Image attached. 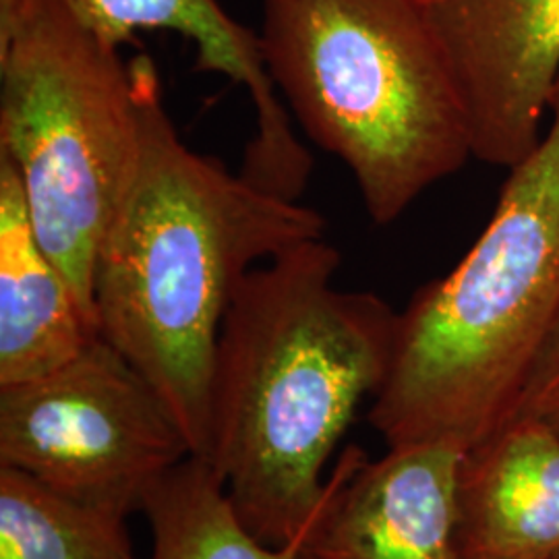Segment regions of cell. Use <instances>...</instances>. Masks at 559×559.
<instances>
[{
	"mask_svg": "<svg viewBox=\"0 0 559 559\" xmlns=\"http://www.w3.org/2000/svg\"><path fill=\"white\" fill-rule=\"evenodd\" d=\"M98 336L41 245L15 168L0 156V385L44 378Z\"/></svg>",
	"mask_w": 559,
	"mask_h": 559,
	"instance_id": "cell-11",
	"label": "cell"
},
{
	"mask_svg": "<svg viewBox=\"0 0 559 559\" xmlns=\"http://www.w3.org/2000/svg\"><path fill=\"white\" fill-rule=\"evenodd\" d=\"M104 44L120 48L140 32H173L195 44V71L240 85L253 104L255 129L240 175L263 191L300 200L313 160L270 78L260 34L235 20L221 0H64Z\"/></svg>",
	"mask_w": 559,
	"mask_h": 559,
	"instance_id": "cell-9",
	"label": "cell"
},
{
	"mask_svg": "<svg viewBox=\"0 0 559 559\" xmlns=\"http://www.w3.org/2000/svg\"><path fill=\"white\" fill-rule=\"evenodd\" d=\"M479 239L399 313L369 413L388 448L468 450L519 411L559 328V81Z\"/></svg>",
	"mask_w": 559,
	"mask_h": 559,
	"instance_id": "cell-3",
	"label": "cell"
},
{
	"mask_svg": "<svg viewBox=\"0 0 559 559\" xmlns=\"http://www.w3.org/2000/svg\"><path fill=\"white\" fill-rule=\"evenodd\" d=\"M464 559L559 556V431L519 413L464 450L459 471Z\"/></svg>",
	"mask_w": 559,
	"mask_h": 559,
	"instance_id": "cell-10",
	"label": "cell"
},
{
	"mask_svg": "<svg viewBox=\"0 0 559 559\" xmlns=\"http://www.w3.org/2000/svg\"><path fill=\"white\" fill-rule=\"evenodd\" d=\"M462 450L400 445L371 460L348 448L302 528L299 559H464Z\"/></svg>",
	"mask_w": 559,
	"mask_h": 559,
	"instance_id": "cell-8",
	"label": "cell"
},
{
	"mask_svg": "<svg viewBox=\"0 0 559 559\" xmlns=\"http://www.w3.org/2000/svg\"><path fill=\"white\" fill-rule=\"evenodd\" d=\"M340 263L325 237L300 242L249 272L222 323L205 460L270 545L313 519L323 468L392 359L399 313L338 288Z\"/></svg>",
	"mask_w": 559,
	"mask_h": 559,
	"instance_id": "cell-2",
	"label": "cell"
},
{
	"mask_svg": "<svg viewBox=\"0 0 559 559\" xmlns=\"http://www.w3.org/2000/svg\"><path fill=\"white\" fill-rule=\"evenodd\" d=\"M150 559H299L302 531L270 545L240 520L226 485L210 460L189 456L147 493Z\"/></svg>",
	"mask_w": 559,
	"mask_h": 559,
	"instance_id": "cell-12",
	"label": "cell"
},
{
	"mask_svg": "<svg viewBox=\"0 0 559 559\" xmlns=\"http://www.w3.org/2000/svg\"><path fill=\"white\" fill-rule=\"evenodd\" d=\"M0 559H138L127 516L0 466Z\"/></svg>",
	"mask_w": 559,
	"mask_h": 559,
	"instance_id": "cell-13",
	"label": "cell"
},
{
	"mask_svg": "<svg viewBox=\"0 0 559 559\" xmlns=\"http://www.w3.org/2000/svg\"><path fill=\"white\" fill-rule=\"evenodd\" d=\"M141 110L135 179L94 270L98 334L207 459L222 323L253 267L325 235L313 207L267 193L180 140L156 62H129Z\"/></svg>",
	"mask_w": 559,
	"mask_h": 559,
	"instance_id": "cell-1",
	"label": "cell"
},
{
	"mask_svg": "<svg viewBox=\"0 0 559 559\" xmlns=\"http://www.w3.org/2000/svg\"><path fill=\"white\" fill-rule=\"evenodd\" d=\"M519 413L547 420L559 431V328L520 400Z\"/></svg>",
	"mask_w": 559,
	"mask_h": 559,
	"instance_id": "cell-14",
	"label": "cell"
},
{
	"mask_svg": "<svg viewBox=\"0 0 559 559\" xmlns=\"http://www.w3.org/2000/svg\"><path fill=\"white\" fill-rule=\"evenodd\" d=\"M265 67L309 140L388 226L473 158L425 0H261Z\"/></svg>",
	"mask_w": 559,
	"mask_h": 559,
	"instance_id": "cell-4",
	"label": "cell"
},
{
	"mask_svg": "<svg viewBox=\"0 0 559 559\" xmlns=\"http://www.w3.org/2000/svg\"><path fill=\"white\" fill-rule=\"evenodd\" d=\"M459 87L473 158L514 168L551 115L559 0H425Z\"/></svg>",
	"mask_w": 559,
	"mask_h": 559,
	"instance_id": "cell-7",
	"label": "cell"
},
{
	"mask_svg": "<svg viewBox=\"0 0 559 559\" xmlns=\"http://www.w3.org/2000/svg\"><path fill=\"white\" fill-rule=\"evenodd\" d=\"M551 559H559V556H558V558H551Z\"/></svg>",
	"mask_w": 559,
	"mask_h": 559,
	"instance_id": "cell-15",
	"label": "cell"
},
{
	"mask_svg": "<svg viewBox=\"0 0 559 559\" xmlns=\"http://www.w3.org/2000/svg\"><path fill=\"white\" fill-rule=\"evenodd\" d=\"M0 156L98 328L96 255L140 166L141 110L119 48L64 0H0Z\"/></svg>",
	"mask_w": 559,
	"mask_h": 559,
	"instance_id": "cell-5",
	"label": "cell"
},
{
	"mask_svg": "<svg viewBox=\"0 0 559 559\" xmlns=\"http://www.w3.org/2000/svg\"><path fill=\"white\" fill-rule=\"evenodd\" d=\"M191 456L154 388L106 342L38 380L0 385V466L131 516Z\"/></svg>",
	"mask_w": 559,
	"mask_h": 559,
	"instance_id": "cell-6",
	"label": "cell"
}]
</instances>
